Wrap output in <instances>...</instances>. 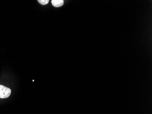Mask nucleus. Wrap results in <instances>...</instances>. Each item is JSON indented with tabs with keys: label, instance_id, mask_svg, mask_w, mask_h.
Segmentation results:
<instances>
[{
	"label": "nucleus",
	"instance_id": "nucleus-1",
	"mask_svg": "<svg viewBox=\"0 0 152 114\" xmlns=\"http://www.w3.org/2000/svg\"><path fill=\"white\" fill-rule=\"evenodd\" d=\"M12 90L10 88L0 85V98L4 99L9 97L11 94Z\"/></svg>",
	"mask_w": 152,
	"mask_h": 114
},
{
	"label": "nucleus",
	"instance_id": "nucleus-2",
	"mask_svg": "<svg viewBox=\"0 0 152 114\" xmlns=\"http://www.w3.org/2000/svg\"><path fill=\"white\" fill-rule=\"evenodd\" d=\"M52 5L56 7H61L64 4V0H52Z\"/></svg>",
	"mask_w": 152,
	"mask_h": 114
},
{
	"label": "nucleus",
	"instance_id": "nucleus-3",
	"mask_svg": "<svg viewBox=\"0 0 152 114\" xmlns=\"http://www.w3.org/2000/svg\"><path fill=\"white\" fill-rule=\"evenodd\" d=\"M38 1L42 5H45L48 3L49 1V0H38Z\"/></svg>",
	"mask_w": 152,
	"mask_h": 114
}]
</instances>
